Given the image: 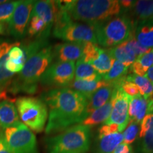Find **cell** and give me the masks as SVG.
<instances>
[{
	"label": "cell",
	"mask_w": 153,
	"mask_h": 153,
	"mask_svg": "<svg viewBox=\"0 0 153 153\" xmlns=\"http://www.w3.org/2000/svg\"><path fill=\"white\" fill-rule=\"evenodd\" d=\"M128 12L131 14L128 15L133 22L135 28L139 24L153 22V0L134 1L133 7Z\"/></svg>",
	"instance_id": "cell-13"
},
{
	"label": "cell",
	"mask_w": 153,
	"mask_h": 153,
	"mask_svg": "<svg viewBox=\"0 0 153 153\" xmlns=\"http://www.w3.org/2000/svg\"><path fill=\"white\" fill-rule=\"evenodd\" d=\"M145 76L153 84V65L148 69L146 74H145Z\"/></svg>",
	"instance_id": "cell-42"
},
{
	"label": "cell",
	"mask_w": 153,
	"mask_h": 153,
	"mask_svg": "<svg viewBox=\"0 0 153 153\" xmlns=\"http://www.w3.org/2000/svg\"><path fill=\"white\" fill-rule=\"evenodd\" d=\"M53 48L45 46L30 56L25 62L24 68L18 77L13 79L7 88V92L12 94L18 92L34 94L40 81L53 60Z\"/></svg>",
	"instance_id": "cell-3"
},
{
	"label": "cell",
	"mask_w": 153,
	"mask_h": 153,
	"mask_svg": "<svg viewBox=\"0 0 153 153\" xmlns=\"http://www.w3.org/2000/svg\"><path fill=\"white\" fill-rule=\"evenodd\" d=\"M19 117L26 126L36 133H41L48 118V108L42 99L22 97L16 100Z\"/></svg>",
	"instance_id": "cell-7"
},
{
	"label": "cell",
	"mask_w": 153,
	"mask_h": 153,
	"mask_svg": "<svg viewBox=\"0 0 153 153\" xmlns=\"http://www.w3.org/2000/svg\"><path fill=\"white\" fill-rule=\"evenodd\" d=\"M113 106V100L111 97L110 101H108L106 104L102 106L100 108H97L91 113L87 118H85L81 124L84 126H91L98 125L99 123H105L107 119L109 118L111 113Z\"/></svg>",
	"instance_id": "cell-21"
},
{
	"label": "cell",
	"mask_w": 153,
	"mask_h": 153,
	"mask_svg": "<svg viewBox=\"0 0 153 153\" xmlns=\"http://www.w3.org/2000/svg\"><path fill=\"white\" fill-rule=\"evenodd\" d=\"M8 58L11 60L16 61V62H21L22 64H25L26 62V58H25L24 51L23 48L19 47V45L13 47L8 53Z\"/></svg>",
	"instance_id": "cell-36"
},
{
	"label": "cell",
	"mask_w": 153,
	"mask_h": 153,
	"mask_svg": "<svg viewBox=\"0 0 153 153\" xmlns=\"http://www.w3.org/2000/svg\"><path fill=\"white\" fill-rule=\"evenodd\" d=\"M122 90L125 92L126 94L129 97H135L140 94V91L138 87H137L135 84L133 82L127 81V80H124L120 85Z\"/></svg>",
	"instance_id": "cell-37"
},
{
	"label": "cell",
	"mask_w": 153,
	"mask_h": 153,
	"mask_svg": "<svg viewBox=\"0 0 153 153\" xmlns=\"http://www.w3.org/2000/svg\"><path fill=\"white\" fill-rule=\"evenodd\" d=\"M20 45V43L16 42V43H9V42H3L0 43V59L2 58L8 54L9 51L13 47Z\"/></svg>",
	"instance_id": "cell-39"
},
{
	"label": "cell",
	"mask_w": 153,
	"mask_h": 153,
	"mask_svg": "<svg viewBox=\"0 0 153 153\" xmlns=\"http://www.w3.org/2000/svg\"><path fill=\"white\" fill-rule=\"evenodd\" d=\"M19 1H5L0 4V23H9Z\"/></svg>",
	"instance_id": "cell-32"
},
{
	"label": "cell",
	"mask_w": 153,
	"mask_h": 153,
	"mask_svg": "<svg viewBox=\"0 0 153 153\" xmlns=\"http://www.w3.org/2000/svg\"><path fill=\"white\" fill-rule=\"evenodd\" d=\"M42 100L49 109L47 134H54L82 123L89 116L88 99L69 88H57L43 93Z\"/></svg>",
	"instance_id": "cell-1"
},
{
	"label": "cell",
	"mask_w": 153,
	"mask_h": 153,
	"mask_svg": "<svg viewBox=\"0 0 153 153\" xmlns=\"http://www.w3.org/2000/svg\"><path fill=\"white\" fill-rule=\"evenodd\" d=\"M139 136L141 153H153V113L146 114L141 121Z\"/></svg>",
	"instance_id": "cell-15"
},
{
	"label": "cell",
	"mask_w": 153,
	"mask_h": 153,
	"mask_svg": "<svg viewBox=\"0 0 153 153\" xmlns=\"http://www.w3.org/2000/svg\"><path fill=\"white\" fill-rule=\"evenodd\" d=\"M114 89V87L112 85H110L100 88L96 91L88 99L87 106V114L89 115L94 111L106 104L111 97Z\"/></svg>",
	"instance_id": "cell-19"
},
{
	"label": "cell",
	"mask_w": 153,
	"mask_h": 153,
	"mask_svg": "<svg viewBox=\"0 0 153 153\" xmlns=\"http://www.w3.org/2000/svg\"><path fill=\"white\" fill-rule=\"evenodd\" d=\"M8 57V54L0 59V89L7 90L14 77V74L7 71L5 68V62Z\"/></svg>",
	"instance_id": "cell-31"
},
{
	"label": "cell",
	"mask_w": 153,
	"mask_h": 153,
	"mask_svg": "<svg viewBox=\"0 0 153 153\" xmlns=\"http://www.w3.org/2000/svg\"><path fill=\"white\" fill-rule=\"evenodd\" d=\"M57 9L68 12L74 22H81L94 27L123 14L117 0H78L55 1Z\"/></svg>",
	"instance_id": "cell-2"
},
{
	"label": "cell",
	"mask_w": 153,
	"mask_h": 153,
	"mask_svg": "<svg viewBox=\"0 0 153 153\" xmlns=\"http://www.w3.org/2000/svg\"><path fill=\"white\" fill-rule=\"evenodd\" d=\"M84 43H63L53 48V58L56 62H74L82 57Z\"/></svg>",
	"instance_id": "cell-12"
},
{
	"label": "cell",
	"mask_w": 153,
	"mask_h": 153,
	"mask_svg": "<svg viewBox=\"0 0 153 153\" xmlns=\"http://www.w3.org/2000/svg\"><path fill=\"white\" fill-rule=\"evenodd\" d=\"M33 4L34 1L31 0L19 1V4L15 9L14 14L9 23V31L15 38H22L25 34Z\"/></svg>",
	"instance_id": "cell-11"
},
{
	"label": "cell",
	"mask_w": 153,
	"mask_h": 153,
	"mask_svg": "<svg viewBox=\"0 0 153 153\" xmlns=\"http://www.w3.org/2000/svg\"><path fill=\"white\" fill-rule=\"evenodd\" d=\"M0 153H11L3 135V131H0Z\"/></svg>",
	"instance_id": "cell-41"
},
{
	"label": "cell",
	"mask_w": 153,
	"mask_h": 153,
	"mask_svg": "<svg viewBox=\"0 0 153 153\" xmlns=\"http://www.w3.org/2000/svg\"><path fill=\"white\" fill-rule=\"evenodd\" d=\"M24 64L16 62V61L11 60L7 57V60L5 62V68L7 71L11 73H20L24 68Z\"/></svg>",
	"instance_id": "cell-38"
},
{
	"label": "cell",
	"mask_w": 153,
	"mask_h": 153,
	"mask_svg": "<svg viewBox=\"0 0 153 153\" xmlns=\"http://www.w3.org/2000/svg\"><path fill=\"white\" fill-rule=\"evenodd\" d=\"M113 153H134L132 147L130 145L122 143L118 145Z\"/></svg>",
	"instance_id": "cell-40"
},
{
	"label": "cell",
	"mask_w": 153,
	"mask_h": 153,
	"mask_svg": "<svg viewBox=\"0 0 153 153\" xmlns=\"http://www.w3.org/2000/svg\"><path fill=\"white\" fill-rule=\"evenodd\" d=\"M115 60L109 55L106 49L101 48L99 57L90 64L100 75L106 74L111 69Z\"/></svg>",
	"instance_id": "cell-28"
},
{
	"label": "cell",
	"mask_w": 153,
	"mask_h": 153,
	"mask_svg": "<svg viewBox=\"0 0 153 153\" xmlns=\"http://www.w3.org/2000/svg\"><path fill=\"white\" fill-rule=\"evenodd\" d=\"M128 74L129 67H126L121 62L115 60L111 69L106 74L102 75V79L113 87H120Z\"/></svg>",
	"instance_id": "cell-20"
},
{
	"label": "cell",
	"mask_w": 153,
	"mask_h": 153,
	"mask_svg": "<svg viewBox=\"0 0 153 153\" xmlns=\"http://www.w3.org/2000/svg\"><path fill=\"white\" fill-rule=\"evenodd\" d=\"M97 153H113L118 145L123 143V136L121 133L106 135L98 138Z\"/></svg>",
	"instance_id": "cell-25"
},
{
	"label": "cell",
	"mask_w": 153,
	"mask_h": 153,
	"mask_svg": "<svg viewBox=\"0 0 153 153\" xmlns=\"http://www.w3.org/2000/svg\"><path fill=\"white\" fill-rule=\"evenodd\" d=\"M7 90H2L0 89V100L1 99H4V100H8L7 99Z\"/></svg>",
	"instance_id": "cell-43"
},
{
	"label": "cell",
	"mask_w": 153,
	"mask_h": 153,
	"mask_svg": "<svg viewBox=\"0 0 153 153\" xmlns=\"http://www.w3.org/2000/svg\"><path fill=\"white\" fill-rule=\"evenodd\" d=\"M57 8L55 1H34L30 16H37L41 19L51 31L55 21Z\"/></svg>",
	"instance_id": "cell-14"
},
{
	"label": "cell",
	"mask_w": 153,
	"mask_h": 153,
	"mask_svg": "<svg viewBox=\"0 0 153 153\" xmlns=\"http://www.w3.org/2000/svg\"><path fill=\"white\" fill-rule=\"evenodd\" d=\"M74 77L75 79L94 81L102 80V76L94 70L89 62H86L82 59L77 60L74 69Z\"/></svg>",
	"instance_id": "cell-23"
},
{
	"label": "cell",
	"mask_w": 153,
	"mask_h": 153,
	"mask_svg": "<svg viewBox=\"0 0 153 153\" xmlns=\"http://www.w3.org/2000/svg\"><path fill=\"white\" fill-rule=\"evenodd\" d=\"M56 5V4H55ZM55 16L53 36L69 43H91L97 44L93 28L87 24L74 22L68 12L57 9Z\"/></svg>",
	"instance_id": "cell-6"
},
{
	"label": "cell",
	"mask_w": 153,
	"mask_h": 153,
	"mask_svg": "<svg viewBox=\"0 0 153 153\" xmlns=\"http://www.w3.org/2000/svg\"><path fill=\"white\" fill-rule=\"evenodd\" d=\"M135 39L143 46L153 48V22L142 23L136 25L134 30Z\"/></svg>",
	"instance_id": "cell-22"
},
{
	"label": "cell",
	"mask_w": 153,
	"mask_h": 153,
	"mask_svg": "<svg viewBox=\"0 0 153 153\" xmlns=\"http://www.w3.org/2000/svg\"><path fill=\"white\" fill-rule=\"evenodd\" d=\"M91 145V127L73 126L46 140L48 153H86Z\"/></svg>",
	"instance_id": "cell-4"
},
{
	"label": "cell",
	"mask_w": 153,
	"mask_h": 153,
	"mask_svg": "<svg viewBox=\"0 0 153 153\" xmlns=\"http://www.w3.org/2000/svg\"><path fill=\"white\" fill-rule=\"evenodd\" d=\"M126 80L135 84L139 89L140 94L146 100L153 97V84L145 76H138L133 73L128 74L126 76Z\"/></svg>",
	"instance_id": "cell-27"
},
{
	"label": "cell",
	"mask_w": 153,
	"mask_h": 153,
	"mask_svg": "<svg viewBox=\"0 0 153 153\" xmlns=\"http://www.w3.org/2000/svg\"><path fill=\"white\" fill-rule=\"evenodd\" d=\"M5 1H4V0H0V4H2V3H4Z\"/></svg>",
	"instance_id": "cell-45"
},
{
	"label": "cell",
	"mask_w": 153,
	"mask_h": 153,
	"mask_svg": "<svg viewBox=\"0 0 153 153\" xmlns=\"http://www.w3.org/2000/svg\"><path fill=\"white\" fill-rule=\"evenodd\" d=\"M111 95L113 106L109 118L105 124L115 123L119 126L122 131L127 127L130 121L128 107L130 97L122 90L120 87H114Z\"/></svg>",
	"instance_id": "cell-10"
},
{
	"label": "cell",
	"mask_w": 153,
	"mask_h": 153,
	"mask_svg": "<svg viewBox=\"0 0 153 153\" xmlns=\"http://www.w3.org/2000/svg\"><path fill=\"white\" fill-rule=\"evenodd\" d=\"M3 135L11 153H38L35 135L24 123L4 129Z\"/></svg>",
	"instance_id": "cell-8"
},
{
	"label": "cell",
	"mask_w": 153,
	"mask_h": 153,
	"mask_svg": "<svg viewBox=\"0 0 153 153\" xmlns=\"http://www.w3.org/2000/svg\"><path fill=\"white\" fill-rule=\"evenodd\" d=\"M21 123L14 102L4 100L0 102V131L16 126Z\"/></svg>",
	"instance_id": "cell-16"
},
{
	"label": "cell",
	"mask_w": 153,
	"mask_h": 153,
	"mask_svg": "<svg viewBox=\"0 0 153 153\" xmlns=\"http://www.w3.org/2000/svg\"><path fill=\"white\" fill-rule=\"evenodd\" d=\"M27 32L30 37L38 36V38H43L45 39L51 33V31L48 30L45 23L37 16H30Z\"/></svg>",
	"instance_id": "cell-29"
},
{
	"label": "cell",
	"mask_w": 153,
	"mask_h": 153,
	"mask_svg": "<svg viewBox=\"0 0 153 153\" xmlns=\"http://www.w3.org/2000/svg\"><path fill=\"white\" fill-rule=\"evenodd\" d=\"M106 50L115 60L121 62L126 67L131 66L137 58V57L126 46L124 43Z\"/></svg>",
	"instance_id": "cell-24"
},
{
	"label": "cell",
	"mask_w": 153,
	"mask_h": 153,
	"mask_svg": "<svg viewBox=\"0 0 153 153\" xmlns=\"http://www.w3.org/2000/svg\"><path fill=\"white\" fill-rule=\"evenodd\" d=\"M148 112V101L140 94L130 97L128 115L130 120L140 123Z\"/></svg>",
	"instance_id": "cell-18"
},
{
	"label": "cell",
	"mask_w": 153,
	"mask_h": 153,
	"mask_svg": "<svg viewBox=\"0 0 153 153\" xmlns=\"http://www.w3.org/2000/svg\"><path fill=\"white\" fill-rule=\"evenodd\" d=\"M123 131L120 128L119 126L115 123H109V124H104L102 126H101L100 128L99 129L98 132V138L106 136V135H111V134L121 133Z\"/></svg>",
	"instance_id": "cell-35"
},
{
	"label": "cell",
	"mask_w": 153,
	"mask_h": 153,
	"mask_svg": "<svg viewBox=\"0 0 153 153\" xmlns=\"http://www.w3.org/2000/svg\"><path fill=\"white\" fill-rule=\"evenodd\" d=\"M101 49V48H99L96 43L91 42L84 43L83 52L81 59L86 62L91 63L99 57Z\"/></svg>",
	"instance_id": "cell-30"
},
{
	"label": "cell",
	"mask_w": 153,
	"mask_h": 153,
	"mask_svg": "<svg viewBox=\"0 0 153 153\" xmlns=\"http://www.w3.org/2000/svg\"><path fill=\"white\" fill-rule=\"evenodd\" d=\"M110 85L109 83L104 81L103 79L94 80V81L75 79L73 80L66 88H69V89L79 92L89 99V97L100 88Z\"/></svg>",
	"instance_id": "cell-17"
},
{
	"label": "cell",
	"mask_w": 153,
	"mask_h": 153,
	"mask_svg": "<svg viewBox=\"0 0 153 153\" xmlns=\"http://www.w3.org/2000/svg\"><path fill=\"white\" fill-rule=\"evenodd\" d=\"M92 28L97 43L107 49L123 43L133 37L135 24L128 15L123 14Z\"/></svg>",
	"instance_id": "cell-5"
},
{
	"label": "cell",
	"mask_w": 153,
	"mask_h": 153,
	"mask_svg": "<svg viewBox=\"0 0 153 153\" xmlns=\"http://www.w3.org/2000/svg\"><path fill=\"white\" fill-rule=\"evenodd\" d=\"M3 34H5V28L3 24L0 23V35H3Z\"/></svg>",
	"instance_id": "cell-44"
},
{
	"label": "cell",
	"mask_w": 153,
	"mask_h": 153,
	"mask_svg": "<svg viewBox=\"0 0 153 153\" xmlns=\"http://www.w3.org/2000/svg\"><path fill=\"white\" fill-rule=\"evenodd\" d=\"M124 44H125L126 46L137 57L140 56V55L144 54V53L148 52V51L150 50L143 46V45L135 39V36H134L133 37L130 38V39L128 40V41L124 42Z\"/></svg>",
	"instance_id": "cell-34"
},
{
	"label": "cell",
	"mask_w": 153,
	"mask_h": 153,
	"mask_svg": "<svg viewBox=\"0 0 153 153\" xmlns=\"http://www.w3.org/2000/svg\"><path fill=\"white\" fill-rule=\"evenodd\" d=\"M74 62H55L42 75V85L57 88H66L74 78Z\"/></svg>",
	"instance_id": "cell-9"
},
{
	"label": "cell",
	"mask_w": 153,
	"mask_h": 153,
	"mask_svg": "<svg viewBox=\"0 0 153 153\" xmlns=\"http://www.w3.org/2000/svg\"><path fill=\"white\" fill-rule=\"evenodd\" d=\"M140 131V123L130 120L126 131L123 134V143L130 145L133 143L137 138Z\"/></svg>",
	"instance_id": "cell-33"
},
{
	"label": "cell",
	"mask_w": 153,
	"mask_h": 153,
	"mask_svg": "<svg viewBox=\"0 0 153 153\" xmlns=\"http://www.w3.org/2000/svg\"><path fill=\"white\" fill-rule=\"evenodd\" d=\"M153 65V48L144 54L140 55L131 65L133 74L138 76H145L148 69Z\"/></svg>",
	"instance_id": "cell-26"
}]
</instances>
